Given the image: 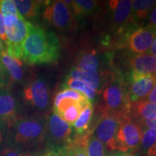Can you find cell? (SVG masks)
<instances>
[{"label":"cell","instance_id":"obj_25","mask_svg":"<svg viewBox=\"0 0 156 156\" xmlns=\"http://www.w3.org/2000/svg\"><path fill=\"white\" fill-rule=\"evenodd\" d=\"M71 5L75 15L84 16L94 11L98 5V2L93 0H76L73 1Z\"/></svg>","mask_w":156,"mask_h":156},{"label":"cell","instance_id":"obj_29","mask_svg":"<svg viewBox=\"0 0 156 156\" xmlns=\"http://www.w3.org/2000/svg\"><path fill=\"white\" fill-rule=\"evenodd\" d=\"M0 39L3 42L7 41V35H6V28L5 22H4V17L0 12Z\"/></svg>","mask_w":156,"mask_h":156},{"label":"cell","instance_id":"obj_4","mask_svg":"<svg viewBox=\"0 0 156 156\" xmlns=\"http://www.w3.org/2000/svg\"><path fill=\"white\" fill-rule=\"evenodd\" d=\"M99 107L103 114L129 115L131 104L125 84L121 78H112L106 83Z\"/></svg>","mask_w":156,"mask_h":156},{"label":"cell","instance_id":"obj_1","mask_svg":"<svg viewBox=\"0 0 156 156\" xmlns=\"http://www.w3.org/2000/svg\"><path fill=\"white\" fill-rule=\"evenodd\" d=\"M28 34L23 46V59L27 64H53L60 56L59 41L53 31L27 20Z\"/></svg>","mask_w":156,"mask_h":156},{"label":"cell","instance_id":"obj_28","mask_svg":"<svg viewBox=\"0 0 156 156\" xmlns=\"http://www.w3.org/2000/svg\"><path fill=\"white\" fill-rule=\"evenodd\" d=\"M0 156H24L22 149L8 147L0 152Z\"/></svg>","mask_w":156,"mask_h":156},{"label":"cell","instance_id":"obj_5","mask_svg":"<svg viewBox=\"0 0 156 156\" xmlns=\"http://www.w3.org/2000/svg\"><path fill=\"white\" fill-rule=\"evenodd\" d=\"M141 124L129 115L123 118L116 134V150L119 151H134L140 145L142 136Z\"/></svg>","mask_w":156,"mask_h":156},{"label":"cell","instance_id":"obj_32","mask_svg":"<svg viewBox=\"0 0 156 156\" xmlns=\"http://www.w3.org/2000/svg\"><path fill=\"white\" fill-rule=\"evenodd\" d=\"M142 124H144L147 129H156V118L151 119H146L142 122Z\"/></svg>","mask_w":156,"mask_h":156},{"label":"cell","instance_id":"obj_24","mask_svg":"<svg viewBox=\"0 0 156 156\" xmlns=\"http://www.w3.org/2000/svg\"><path fill=\"white\" fill-rule=\"evenodd\" d=\"M156 1L152 0H134L132 3V14L136 20H143L149 12L155 5Z\"/></svg>","mask_w":156,"mask_h":156},{"label":"cell","instance_id":"obj_10","mask_svg":"<svg viewBox=\"0 0 156 156\" xmlns=\"http://www.w3.org/2000/svg\"><path fill=\"white\" fill-rule=\"evenodd\" d=\"M156 77L131 73L129 77V87L127 90L130 103L145 101L155 85Z\"/></svg>","mask_w":156,"mask_h":156},{"label":"cell","instance_id":"obj_31","mask_svg":"<svg viewBox=\"0 0 156 156\" xmlns=\"http://www.w3.org/2000/svg\"><path fill=\"white\" fill-rule=\"evenodd\" d=\"M148 27L156 29V6L152 9L148 18Z\"/></svg>","mask_w":156,"mask_h":156},{"label":"cell","instance_id":"obj_37","mask_svg":"<svg viewBox=\"0 0 156 156\" xmlns=\"http://www.w3.org/2000/svg\"><path fill=\"white\" fill-rule=\"evenodd\" d=\"M6 50V48L5 47V44H4V43L0 39V58H1V56H2V54Z\"/></svg>","mask_w":156,"mask_h":156},{"label":"cell","instance_id":"obj_12","mask_svg":"<svg viewBox=\"0 0 156 156\" xmlns=\"http://www.w3.org/2000/svg\"><path fill=\"white\" fill-rule=\"evenodd\" d=\"M18 103L15 95L6 88L0 92V122L9 126L17 119Z\"/></svg>","mask_w":156,"mask_h":156},{"label":"cell","instance_id":"obj_7","mask_svg":"<svg viewBox=\"0 0 156 156\" xmlns=\"http://www.w3.org/2000/svg\"><path fill=\"white\" fill-rule=\"evenodd\" d=\"M5 28L7 53L13 57L21 59L23 56V46L28 34L27 20L21 17L16 22L7 25Z\"/></svg>","mask_w":156,"mask_h":156},{"label":"cell","instance_id":"obj_14","mask_svg":"<svg viewBox=\"0 0 156 156\" xmlns=\"http://www.w3.org/2000/svg\"><path fill=\"white\" fill-rule=\"evenodd\" d=\"M132 73L156 77V58L150 54H137L130 60Z\"/></svg>","mask_w":156,"mask_h":156},{"label":"cell","instance_id":"obj_35","mask_svg":"<svg viewBox=\"0 0 156 156\" xmlns=\"http://www.w3.org/2000/svg\"><path fill=\"white\" fill-rule=\"evenodd\" d=\"M6 128V125L4 124L3 122H0V145L2 144V142L3 141L4 138V132Z\"/></svg>","mask_w":156,"mask_h":156},{"label":"cell","instance_id":"obj_9","mask_svg":"<svg viewBox=\"0 0 156 156\" xmlns=\"http://www.w3.org/2000/svg\"><path fill=\"white\" fill-rule=\"evenodd\" d=\"M23 99L29 105L39 110L47 108L49 103V90L46 82L39 77L25 85L23 92Z\"/></svg>","mask_w":156,"mask_h":156},{"label":"cell","instance_id":"obj_34","mask_svg":"<svg viewBox=\"0 0 156 156\" xmlns=\"http://www.w3.org/2000/svg\"><path fill=\"white\" fill-rule=\"evenodd\" d=\"M147 99L149 102L156 103V81H155V85H154V86L153 87V89H152V90L151 91V93H150V94L148 95Z\"/></svg>","mask_w":156,"mask_h":156},{"label":"cell","instance_id":"obj_19","mask_svg":"<svg viewBox=\"0 0 156 156\" xmlns=\"http://www.w3.org/2000/svg\"><path fill=\"white\" fill-rule=\"evenodd\" d=\"M133 117L140 122L156 118V103L147 101H142L134 103Z\"/></svg>","mask_w":156,"mask_h":156},{"label":"cell","instance_id":"obj_16","mask_svg":"<svg viewBox=\"0 0 156 156\" xmlns=\"http://www.w3.org/2000/svg\"><path fill=\"white\" fill-rule=\"evenodd\" d=\"M73 141L83 146L87 156H106L104 145L93 135L92 130H88L85 135L75 138Z\"/></svg>","mask_w":156,"mask_h":156},{"label":"cell","instance_id":"obj_2","mask_svg":"<svg viewBox=\"0 0 156 156\" xmlns=\"http://www.w3.org/2000/svg\"><path fill=\"white\" fill-rule=\"evenodd\" d=\"M44 116H26L17 118L7 126V145L22 149L30 147L44 140L46 129Z\"/></svg>","mask_w":156,"mask_h":156},{"label":"cell","instance_id":"obj_6","mask_svg":"<svg viewBox=\"0 0 156 156\" xmlns=\"http://www.w3.org/2000/svg\"><path fill=\"white\" fill-rule=\"evenodd\" d=\"M124 116L114 114H103L95 124L94 129L92 130L93 135L100 140L108 151L116 150V134Z\"/></svg>","mask_w":156,"mask_h":156},{"label":"cell","instance_id":"obj_17","mask_svg":"<svg viewBox=\"0 0 156 156\" xmlns=\"http://www.w3.org/2000/svg\"><path fill=\"white\" fill-rule=\"evenodd\" d=\"M48 2L15 0L14 3L20 15L25 20L34 19L38 17L42 6L46 5Z\"/></svg>","mask_w":156,"mask_h":156},{"label":"cell","instance_id":"obj_3","mask_svg":"<svg viewBox=\"0 0 156 156\" xmlns=\"http://www.w3.org/2000/svg\"><path fill=\"white\" fill-rule=\"evenodd\" d=\"M73 129L67 122L53 112L46 119L44 156H63L73 142Z\"/></svg>","mask_w":156,"mask_h":156},{"label":"cell","instance_id":"obj_21","mask_svg":"<svg viewBox=\"0 0 156 156\" xmlns=\"http://www.w3.org/2000/svg\"><path fill=\"white\" fill-rule=\"evenodd\" d=\"M99 60L95 51H88L80 56L77 69L87 73H98Z\"/></svg>","mask_w":156,"mask_h":156},{"label":"cell","instance_id":"obj_36","mask_svg":"<svg viewBox=\"0 0 156 156\" xmlns=\"http://www.w3.org/2000/svg\"><path fill=\"white\" fill-rule=\"evenodd\" d=\"M150 53H151L152 55L154 56L156 58V38H155V39H154L153 44H152L151 49H150Z\"/></svg>","mask_w":156,"mask_h":156},{"label":"cell","instance_id":"obj_22","mask_svg":"<svg viewBox=\"0 0 156 156\" xmlns=\"http://www.w3.org/2000/svg\"><path fill=\"white\" fill-rule=\"evenodd\" d=\"M156 129H145L142 132L140 150L145 156H156Z\"/></svg>","mask_w":156,"mask_h":156},{"label":"cell","instance_id":"obj_30","mask_svg":"<svg viewBox=\"0 0 156 156\" xmlns=\"http://www.w3.org/2000/svg\"><path fill=\"white\" fill-rule=\"evenodd\" d=\"M0 83H2L4 85H7L9 87V80L7 77V73H6L5 68H4L2 64L0 62Z\"/></svg>","mask_w":156,"mask_h":156},{"label":"cell","instance_id":"obj_27","mask_svg":"<svg viewBox=\"0 0 156 156\" xmlns=\"http://www.w3.org/2000/svg\"><path fill=\"white\" fill-rule=\"evenodd\" d=\"M63 156H87L84 147L80 144L73 142Z\"/></svg>","mask_w":156,"mask_h":156},{"label":"cell","instance_id":"obj_8","mask_svg":"<svg viewBox=\"0 0 156 156\" xmlns=\"http://www.w3.org/2000/svg\"><path fill=\"white\" fill-rule=\"evenodd\" d=\"M43 17L48 24L58 30H69L73 25V16L69 7L64 1L48 2L45 7Z\"/></svg>","mask_w":156,"mask_h":156},{"label":"cell","instance_id":"obj_18","mask_svg":"<svg viewBox=\"0 0 156 156\" xmlns=\"http://www.w3.org/2000/svg\"><path fill=\"white\" fill-rule=\"evenodd\" d=\"M93 112V108L92 103H87L83 107L79 117L72 126H73L74 129H75V138L81 137L88 132L90 124L91 119H92Z\"/></svg>","mask_w":156,"mask_h":156},{"label":"cell","instance_id":"obj_11","mask_svg":"<svg viewBox=\"0 0 156 156\" xmlns=\"http://www.w3.org/2000/svg\"><path fill=\"white\" fill-rule=\"evenodd\" d=\"M155 37V29L141 27L129 35L127 41L129 49L134 53L143 54L150 51Z\"/></svg>","mask_w":156,"mask_h":156},{"label":"cell","instance_id":"obj_38","mask_svg":"<svg viewBox=\"0 0 156 156\" xmlns=\"http://www.w3.org/2000/svg\"><path fill=\"white\" fill-rule=\"evenodd\" d=\"M6 88H9V87L8 86H7V85H4V84H2V83H0V92Z\"/></svg>","mask_w":156,"mask_h":156},{"label":"cell","instance_id":"obj_26","mask_svg":"<svg viewBox=\"0 0 156 156\" xmlns=\"http://www.w3.org/2000/svg\"><path fill=\"white\" fill-rule=\"evenodd\" d=\"M0 12L3 17L7 15H15L21 17L15 7L14 1L12 0H1L0 1Z\"/></svg>","mask_w":156,"mask_h":156},{"label":"cell","instance_id":"obj_33","mask_svg":"<svg viewBox=\"0 0 156 156\" xmlns=\"http://www.w3.org/2000/svg\"><path fill=\"white\" fill-rule=\"evenodd\" d=\"M112 156H140L134 151H118Z\"/></svg>","mask_w":156,"mask_h":156},{"label":"cell","instance_id":"obj_40","mask_svg":"<svg viewBox=\"0 0 156 156\" xmlns=\"http://www.w3.org/2000/svg\"><path fill=\"white\" fill-rule=\"evenodd\" d=\"M155 38H156V29H155Z\"/></svg>","mask_w":156,"mask_h":156},{"label":"cell","instance_id":"obj_20","mask_svg":"<svg viewBox=\"0 0 156 156\" xmlns=\"http://www.w3.org/2000/svg\"><path fill=\"white\" fill-rule=\"evenodd\" d=\"M67 78L77 79L86 83L95 92H98L99 87L101 84V75L99 73H87L75 68L69 72Z\"/></svg>","mask_w":156,"mask_h":156},{"label":"cell","instance_id":"obj_23","mask_svg":"<svg viewBox=\"0 0 156 156\" xmlns=\"http://www.w3.org/2000/svg\"><path fill=\"white\" fill-rule=\"evenodd\" d=\"M64 88H68L77 91L83 95L87 100L92 103L96 97V92L93 90L86 83L77 79H72V78H67L66 83L63 85Z\"/></svg>","mask_w":156,"mask_h":156},{"label":"cell","instance_id":"obj_15","mask_svg":"<svg viewBox=\"0 0 156 156\" xmlns=\"http://www.w3.org/2000/svg\"><path fill=\"white\" fill-rule=\"evenodd\" d=\"M132 1L130 0H117L110 2V9L112 12V17L116 25L127 24L133 18L132 10Z\"/></svg>","mask_w":156,"mask_h":156},{"label":"cell","instance_id":"obj_39","mask_svg":"<svg viewBox=\"0 0 156 156\" xmlns=\"http://www.w3.org/2000/svg\"><path fill=\"white\" fill-rule=\"evenodd\" d=\"M155 151H156V139H155Z\"/></svg>","mask_w":156,"mask_h":156},{"label":"cell","instance_id":"obj_13","mask_svg":"<svg viewBox=\"0 0 156 156\" xmlns=\"http://www.w3.org/2000/svg\"><path fill=\"white\" fill-rule=\"evenodd\" d=\"M0 62L2 64L7 73L9 85L13 83H23L24 69L22 60L10 56L6 49L2 54Z\"/></svg>","mask_w":156,"mask_h":156}]
</instances>
